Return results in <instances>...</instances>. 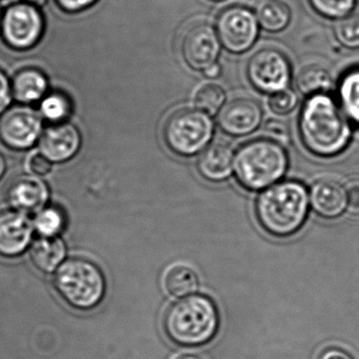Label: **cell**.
I'll return each mask as SVG.
<instances>
[{
    "label": "cell",
    "mask_w": 359,
    "mask_h": 359,
    "mask_svg": "<svg viewBox=\"0 0 359 359\" xmlns=\"http://www.w3.org/2000/svg\"><path fill=\"white\" fill-rule=\"evenodd\" d=\"M209 1H212V2H222V1H225V0H209Z\"/></svg>",
    "instance_id": "60d3db41"
},
{
    "label": "cell",
    "mask_w": 359,
    "mask_h": 359,
    "mask_svg": "<svg viewBox=\"0 0 359 359\" xmlns=\"http://www.w3.org/2000/svg\"><path fill=\"white\" fill-rule=\"evenodd\" d=\"M259 27L267 33L285 31L292 20V11L284 0H263L257 8Z\"/></svg>",
    "instance_id": "ffe728a7"
},
{
    "label": "cell",
    "mask_w": 359,
    "mask_h": 359,
    "mask_svg": "<svg viewBox=\"0 0 359 359\" xmlns=\"http://www.w3.org/2000/svg\"><path fill=\"white\" fill-rule=\"evenodd\" d=\"M234 153L225 143L208 145L201 154L198 162L200 174L207 181L219 183L231 175L233 170Z\"/></svg>",
    "instance_id": "e0dca14e"
},
{
    "label": "cell",
    "mask_w": 359,
    "mask_h": 359,
    "mask_svg": "<svg viewBox=\"0 0 359 359\" xmlns=\"http://www.w3.org/2000/svg\"><path fill=\"white\" fill-rule=\"evenodd\" d=\"M65 213L57 207H48L38 212L34 226L42 237H55L65 227Z\"/></svg>",
    "instance_id": "4316f807"
},
{
    "label": "cell",
    "mask_w": 359,
    "mask_h": 359,
    "mask_svg": "<svg viewBox=\"0 0 359 359\" xmlns=\"http://www.w3.org/2000/svg\"><path fill=\"white\" fill-rule=\"evenodd\" d=\"M318 359H355L350 352L343 348L328 347L323 350Z\"/></svg>",
    "instance_id": "836d02e7"
},
{
    "label": "cell",
    "mask_w": 359,
    "mask_h": 359,
    "mask_svg": "<svg viewBox=\"0 0 359 359\" xmlns=\"http://www.w3.org/2000/svg\"><path fill=\"white\" fill-rule=\"evenodd\" d=\"M33 226L25 213L19 211L0 212V255L14 257L29 246Z\"/></svg>",
    "instance_id": "9a60e30c"
},
{
    "label": "cell",
    "mask_w": 359,
    "mask_h": 359,
    "mask_svg": "<svg viewBox=\"0 0 359 359\" xmlns=\"http://www.w3.org/2000/svg\"><path fill=\"white\" fill-rule=\"evenodd\" d=\"M46 183L37 177L21 175L8 183L6 198L8 204L21 213L40 210L48 200Z\"/></svg>",
    "instance_id": "2e32d148"
},
{
    "label": "cell",
    "mask_w": 359,
    "mask_h": 359,
    "mask_svg": "<svg viewBox=\"0 0 359 359\" xmlns=\"http://www.w3.org/2000/svg\"><path fill=\"white\" fill-rule=\"evenodd\" d=\"M97 1L98 0H55L59 8L69 14L83 12L94 6Z\"/></svg>",
    "instance_id": "f546056e"
},
{
    "label": "cell",
    "mask_w": 359,
    "mask_h": 359,
    "mask_svg": "<svg viewBox=\"0 0 359 359\" xmlns=\"http://www.w3.org/2000/svg\"><path fill=\"white\" fill-rule=\"evenodd\" d=\"M196 109L208 114L211 117L217 115L226 103V93L217 84H206L196 91L194 99Z\"/></svg>",
    "instance_id": "d4e9b609"
},
{
    "label": "cell",
    "mask_w": 359,
    "mask_h": 359,
    "mask_svg": "<svg viewBox=\"0 0 359 359\" xmlns=\"http://www.w3.org/2000/svg\"><path fill=\"white\" fill-rule=\"evenodd\" d=\"M221 72L222 69L221 67H219V63H215V65H211L210 67L205 70V71L203 72V74H204L205 77L207 78H217L221 75Z\"/></svg>",
    "instance_id": "d590c367"
},
{
    "label": "cell",
    "mask_w": 359,
    "mask_h": 359,
    "mask_svg": "<svg viewBox=\"0 0 359 359\" xmlns=\"http://www.w3.org/2000/svg\"><path fill=\"white\" fill-rule=\"evenodd\" d=\"M222 44L215 27L198 23L190 27L182 40V56L190 69L204 72L217 63Z\"/></svg>",
    "instance_id": "8fae6325"
},
{
    "label": "cell",
    "mask_w": 359,
    "mask_h": 359,
    "mask_svg": "<svg viewBox=\"0 0 359 359\" xmlns=\"http://www.w3.org/2000/svg\"><path fill=\"white\" fill-rule=\"evenodd\" d=\"M2 14L4 13L1 12V8H0V27H1Z\"/></svg>",
    "instance_id": "ab89813d"
},
{
    "label": "cell",
    "mask_w": 359,
    "mask_h": 359,
    "mask_svg": "<svg viewBox=\"0 0 359 359\" xmlns=\"http://www.w3.org/2000/svg\"><path fill=\"white\" fill-rule=\"evenodd\" d=\"M215 134V124L208 114L198 109L175 112L164 124L163 137L170 151L190 157L204 151Z\"/></svg>",
    "instance_id": "8992f818"
},
{
    "label": "cell",
    "mask_w": 359,
    "mask_h": 359,
    "mask_svg": "<svg viewBox=\"0 0 359 359\" xmlns=\"http://www.w3.org/2000/svg\"><path fill=\"white\" fill-rule=\"evenodd\" d=\"M4 169H6V164H4V158L2 157L1 154H0V178H1L2 175H4Z\"/></svg>",
    "instance_id": "f35d334b"
},
{
    "label": "cell",
    "mask_w": 359,
    "mask_h": 359,
    "mask_svg": "<svg viewBox=\"0 0 359 359\" xmlns=\"http://www.w3.org/2000/svg\"><path fill=\"white\" fill-rule=\"evenodd\" d=\"M168 339L181 347H200L212 341L219 325V311L212 299L191 295L172 303L164 316Z\"/></svg>",
    "instance_id": "3957f363"
},
{
    "label": "cell",
    "mask_w": 359,
    "mask_h": 359,
    "mask_svg": "<svg viewBox=\"0 0 359 359\" xmlns=\"http://www.w3.org/2000/svg\"><path fill=\"white\" fill-rule=\"evenodd\" d=\"M39 112L27 105L6 110L0 116V141L16 151L33 147L43 132Z\"/></svg>",
    "instance_id": "30bf717a"
},
{
    "label": "cell",
    "mask_w": 359,
    "mask_h": 359,
    "mask_svg": "<svg viewBox=\"0 0 359 359\" xmlns=\"http://www.w3.org/2000/svg\"><path fill=\"white\" fill-rule=\"evenodd\" d=\"M310 207L324 219H337L347 211V190L339 181L322 178L314 181L309 190Z\"/></svg>",
    "instance_id": "5bb4252c"
},
{
    "label": "cell",
    "mask_w": 359,
    "mask_h": 359,
    "mask_svg": "<svg viewBox=\"0 0 359 359\" xmlns=\"http://www.w3.org/2000/svg\"><path fill=\"white\" fill-rule=\"evenodd\" d=\"M44 30L46 20L41 11L29 2L11 4L2 14V39L12 50H31L41 40Z\"/></svg>",
    "instance_id": "52a82bcc"
},
{
    "label": "cell",
    "mask_w": 359,
    "mask_h": 359,
    "mask_svg": "<svg viewBox=\"0 0 359 359\" xmlns=\"http://www.w3.org/2000/svg\"><path fill=\"white\" fill-rule=\"evenodd\" d=\"M12 86L4 71L0 69V116L8 110L12 101Z\"/></svg>",
    "instance_id": "1f68e13d"
},
{
    "label": "cell",
    "mask_w": 359,
    "mask_h": 359,
    "mask_svg": "<svg viewBox=\"0 0 359 359\" xmlns=\"http://www.w3.org/2000/svg\"><path fill=\"white\" fill-rule=\"evenodd\" d=\"M29 256L40 271L50 273L65 259V244L57 237L38 238L29 249Z\"/></svg>",
    "instance_id": "44dd1931"
},
{
    "label": "cell",
    "mask_w": 359,
    "mask_h": 359,
    "mask_svg": "<svg viewBox=\"0 0 359 359\" xmlns=\"http://www.w3.org/2000/svg\"><path fill=\"white\" fill-rule=\"evenodd\" d=\"M263 107L255 99L236 98L225 103L217 114V124L230 136H247L263 122Z\"/></svg>",
    "instance_id": "7c38bea8"
},
{
    "label": "cell",
    "mask_w": 359,
    "mask_h": 359,
    "mask_svg": "<svg viewBox=\"0 0 359 359\" xmlns=\"http://www.w3.org/2000/svg\"><path fill=\"white\" fill-rule=\"evenodd\" d=\"M347 190V211L353 216H359V179H352L346 185Z\"/></svg>",
    "instance_id": "4dcf8cb0"
},
{
    "label": "cell",
    "mask_w": 359,
    "mask_h": 359,
    "mask_svg": "<svg viewBox=\"0 0 359 359\" xmlns=\"http://www.w3.org/2000/svg\"><path fill=\"white\" fill-rule=\"evenodd\" d=\"M333 35L343 48L351 51L359 50V13H353L337 21Z\"/></svg>",
    "instance_id": "83f0119b"
},
{
    "label": "cell",
    "mask_w": 359,
    "mask_h": 359,
    "mask_svg": "<svg viewBox=\"0 0 359 359\" xmlns=\"http://www.w3.org/2000/svg\"><path fill=\"white\" fill-rule=\"evenodd\" d=\"M312 10L328 20H341L355 13L358 0H308Z\"/></svg>",
    "instance_id": "484cf974"
},
{
    "label": "cell",
    "mask_w": 359,
    "mask_h": 359,
    "mask_svg": "<svg viewBox=\"0 0 359 359\" xmlns=\"http://www.w3.org/2000/svg\"><path fill=\"white\" fill-rule=\"evenodd\" d=\"M266 131L272 136V139L283 138L287 137V126L280 120L271 119L266 124Z\"/></svg>",
    "instance_id": "e575fe53"
},
{
    "label": "cell",
    "mask_w": 359,
    "mask_h": 359,
    "mask_svg": "<svg viewBox=\"0 0 359 359\" xmlns=\"http://www.w3.org/2000/svg\"><path fill=\"white\" fill-rule=\"evenodd\" d=\"M174 359H202L200 356L196 355V354H180V355L176 356Z\"/></svg>",
    "instance_id": "8d00e7d4"
},
{
    "label": "cell",
    "mask_w": 359,
    "mask_h": 359,
    "mask_svg": "<svg viewBox=\"0 0 359 359\" xmlns=\"http://www.w3.org/2000/svg\"><path fill=\"white\" fill-rule=\"evenodd\" d=\"M11 86L15 100L22 105H31L41 101L48 94V80L41 70L27 67L15 74Z\"/></svg>",
    "instance_id": "ac0fdd59"
},
{
    "label": "cell",
    "mask_w": 359,
    "mask_h": 359,
    "mask_svg": "<svg viewBox=\"0 0 359 359\" xmlns=\"http://www.w3.org/2000/svg\"><path fill=\"white\" fill-rule=\"evenodd\" d=\"M299 105V96L293 89L288 88L269 95L268 107L272 113L278 116H286L292 113Z\"/></svg>",
    "instance_id": "f1b7e54d"
},
{
    "label": "cell",
    "mask_w": 359,
    "mask_h": 359,
    "mask_svg": "<svg viewBox=\"0 0 359 359\" xmlns=\"http://www.w3.org/2000/svg\"><path fill=\"white\" fill-rule=\"evenodd\" d=\"M25 1L29 2V4L40 8V6H44L48 0H25Z\"/></svg>",
    "instance_id": "74e56055"
},
{
    "label": "cell",
    "mask_w": 359,
    "mask_h": 359,
    "mask_svg": "<svg viewBox=\"0 0 359 359\" xmlns=\"http://www.w3.org/2000/svg\"><path fill=\"white\" fill-rule=\"evenodd\" d=\"M29 168L34 174L43 176L48 174L52 169L50 160H48L46 156L42 154H34L29 160Z\"/></svg>",
    "instance_id": "d6a6232c"
},
{
    "label": "cell",
    "mask_w": 359,
    "mask_h": 359,
    "mask_svg": "<svg viewBox=\"0 0 359 359\" xmlns=\"http://www.w3.org/2000/svg\"><path fill=\"white\" fill-rule=\"evenodd\" d=\"M353 128L330 92L306 97L297 129L302 145L312 155L324 159L341 155L351 145Z\"/></svg>",
    "instance_id": "6da1fadb"
},
{
    "label": "cell",
    "mask_w": 359,
    "mask_h": 359,
    "mask_svg": "<svg viewBox=\"0 0 359 359\" xmlns=\"http://www.w3.org/2000/svg\"><path fill=\"white\" fill-rule=\"evenodd\" d=\"M73 105L71 99L65 93L55 91L48 93L40 101L39 114L42 119L52 124L67 122L72 115Z\"/></svg>",
    "instance_id": "cb8c5ba5"
},
{
    "label": "cell",
    "mask_w": 359,
    "mask_h": 359,
    "mask_svg": "<svg viewBox=\"0 0 359 359\" xmlns=\"http://www.w3.org/2000/svg\"><path fill=\"white\" fill-rule=\"evenodd\" d=\"M247 78L251 86L261 93L273 94L290 88L292 67L288 57L274 48L255 52L247 63Z\"/></svg>",
    "instance_id": "9c48e42d"
},
{
    "label": "cell",
    "mask_w": 359,
    "mask_h": 359,
    "mask_svg": "<svg viewBox=\"0 0 359 359\" xmlns=\"http://www.w3.org/2000/svg\"><path fill=\"white\" fill-rule=\"evenodd\" d=\"M55 287L72 307L90 310L104 296L105 280L101 270L92 261L72 259L59 268L55 275Z\"/></svg>",
    "instance_id": "5b68a950"
},
{
    "label": "cell",
    "mask_w": 359,
    "mask_h": 359,
    "mask_svg": "<svg viewBox=\"0 0 359 359\" xmlns=\"http://www.w3.org/2000/svg\"><path fill=\"white\" fill-rule=\"evenodd\" d=\"M257 14L244 6H228L217 18L215 31L222 46L232 54H243L255 46L259 34Z\"/></svg>",
    "instance_id": "ba28073f"
},
{
    "label": "cell",
    "mask_w": 359,
    "mask_h": 359,
    "mask_svg": "<svg viewBox=\"0 0 359 359\" xmlns=\"http://www.w3.org/2000/svg\"><path fill=\"white\" fill-rule=\"evenodd\" d=\"M289 156L280 141L257 138L243 145L234 155L238 183L251 191L267 189L286 174Z\"/></svg>",
    "instance_id": "277c9868"
},
{
    "label": "cell",
    "mask_w": 359,
    "mask_h": 359,
    "mask_svg": "<svg viewBox=\"0 0 359 359\" xmlns=\"http://www.w3.org/2000/svg\"><path fill=\"white\" fill-rule=\"evenodd\" d=\"M164 288L174 297H186L198 289V276L191 268L176 265L166 271L163 280Z\"/></svg>",
    "instance_id": "603a6c76"
},
{
    "label": "cell",
    "mask_w": 359,
    "mask_h": 359,
    "mask_svg": "<svg viewBox=\"0 0 359 359\" xmlns=\"http://www.w3.org/2000/svg\"><path fill=\"white\" fill-rule=\"evenodd\" d=\"M337 99L352 126L359 128V65L346 70L337 82Z\"/></svg>",
    "instance_id": "d6986e66"
},
{
    "label": "cell",
    "mask_w": 359,
    "mask_h": 359,
    "mask_svg": "<svg viewBox=\"0 0 359 359\" xmlns=\"http://www.w3.org/2000/svg\"><path fill=\"white\" fill-rule=\"evenodd\" d=\"M309 191L299 181H284L267 188L257 198V221L276 237L294 235L309 215Z\"/></svg>",
    "instance_id": "7a4b0ae2"
},
{
    "label": "cell",
    "mask_w": 359,
    "mask_h": 359,
    "mask_svg": "<svg viewBox=\"0 0 359 359\" xmlns=\"http://www.w3.org/2000/svg\"><path fill=\"white\" fill-rule=\"evenodd\" d=\"M332 84L330 72L316 63L304 65L297 75V90L306 97L330 92Z\"/></svg>",
    "instance_id": "7402d4cb"
},
{
    "label": "cell",
    "mask_w": 359,
    "mask_h": 359,
    "mask_svg": "<svg viewBox=\"0 0 359 359\" xmlns=\"http://www.w3.org/2000/svg\"><path fill=\"white\" fill-rule=\"evenodd\" d=\"M80 147L81 133L71 122L50 124L40 137V151L50 162H67L78 153Z\"/></svg>",
    "instance_id": "4fadbf2b"
}]
</instances>
